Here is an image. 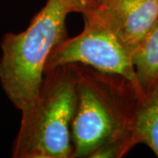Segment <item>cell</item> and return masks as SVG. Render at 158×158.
I'll list each match as a JSON object with an SVG mask.
<instances>
[{
    "label": "cell",
    "instance_id": "5b68a950",
    "mask_svg": "<svg viewBox=\"0 0 158 158\" xmlns=\"http://www.w3.org/2000/svg\"><path fill=\"white\" fill-rule=\"evenodd\" d=\"M86 12L105 23L133 55L158 21V0H94Z\"/></svg>",
    "mask_w": 158,
    "mask_h": 158
},
{
    "label": "cell",
    "instance_id": "3957f363",
    "mask_svg": "<svg viewBox=\"0 0 158 158\" xmlns=\"http://www.w3.org/2000/svg\"><path fill=\"white\" fill-rule=\"evenodd\" d=\"M77 104L74 66L47 69L39 93L21 112L13 158H73L71 126Z\"/></svg>",
    "mask_w": 158,
    "mask_h": 158
},
{
    "label": "cell",
    "instance_id": "277c9868",
    "mask_svg": "<svg viewBox=\"0 0 158 158\" xmlns=\"http://www.w3.org/2000/svg\"><path fill=\"white\" fill-rule=\"evenodd\" d=\"M82 15L85 21L83 31L55 47L46 69L62 65H85L127 79L144 96L138 84L131 51L98 18L89 12Z\"/></svg>",
    "mask_w": 158,
    "mask_h": 158
},
{
    "label": "cell",
    "instance_id": "ba28073f",
    "mask_svg": "<svg viewBox=\"0 0 158 158\" xmlns=\"http://www.w3.org/2000/svg\"><path fill=\"white\" fill-rule=\"evenodd\" d=\"M71 12H79L81 14L90 11L92 8L94 0H60Z\"/></svg>",
    "mask_w": 158,
    "mask_h": 158
},
{
    "label": "cell",
    "instance_id": "52a82bcc",
    "mask_svg": "<svg viewBox=\"0 0 158 158\" xmlns=\"http://www.w3.org/2000/svg\"><path fill=\"white\" fill-rule=\"evenodd\" d=\"M132 57L138 84L146 95L158 80V21L142 38Z\"/></svg>",
    "mask_w": 158,
    "mask_h": 158
},
{
    "label": "cell",
    "instance_id": "8992f818",
    "mask_svg": "<svg viewBox=\"0 0 158 158\" xmlns=\"http://www.w3.org/2000/svg\"><path fill=\"white\" fill-rule=\"evenodd\" d=\"M132 140L135 147L144 144L158 157V80L146 95L137 100L132 126Z\"/></svg>",
    "mask_w": 158,
    "mask_h": 158
},
{
    "label": "cell",
    "instance_id": "6da1fadb",
    "mask_svg": "<svg viewBox=\"0 0 158 158\" xmlns=\"http://www.w3.org/2000/svg\"><path fill=\"white\" fill-rule=\"evenodd\" d=\"M77 104L71 134L73 158H120L135 148L132 126L135 108L143 97L117 75L72 64Z\"/></svg>",
    "mask_w": 158,
    "mask_h": 158
},
{
    "label": "cell",
    "instance_id": "7a4b0ae2",
    "mask_svg": "<svg viewBox=\"0 0 158 158\" xmlns=\"http://www.w3.org/2000/svg\"><path fill=\"white\" fill-rule=\"evenodd\" d=\"M69 13L60 0H48L26 30L6 34L2 39L0 83L20 112L38 95L52 50L67 38L66 18Z\"/></svg>",
    "mask_w": 158,
    "mask_h": 158
}]
</instances>
